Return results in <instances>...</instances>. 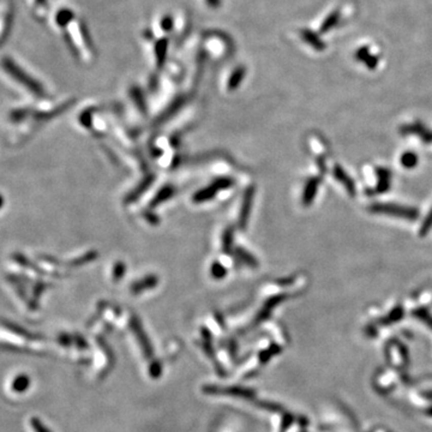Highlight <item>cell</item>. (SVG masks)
<instances>
[{
    "label": "cell",
    "mask_w": 432,
    "mask_h": 432,
    "mask_svg": "<svg viewBox=\"0 0 432 432\" xmlns=\"http://www.w3.org/2000/svg\"><path fill=\"white\" fill-rule=\"evenodd\" d=\"M204 391L208 394H219V395H231V396H237V398H243V399H250L254 396L250 389L246 388H239V387H233V388H218V387H205Z\"/></svg>",
    "instance_id": "3"
},
{
    "label": "cell",
    "mask_w": 432,
    "mask_h": 432,
    "mask_svg": "<svg viewBox=\"0 0 432 432\" xmlns=\"http://www.w3.org/2000/svg\"><path fill=\"white\" fill-rule=\"evenodd\" d=\"M30 423H31V427H32V430H34L35 432H51L50 430H48L47 427L45 426L44 424H42V421L40 420V419H38V418H32Z\"/></svg>",
    "instance_id": "11"
},
{
    "label": "cell",
    "mask_w": 432,
    "mask_h": 432,
    "mask_svg": "<svg viewBox=\"0 0 432 432\" xmlns=\"http://www.w3.org/2000/svg\"><path fill=\"white\" fill-rule=\"evenodd\" d=\"M3 68H4V70L8 72V75H10V76L14 78L17 83L22 84L25 89L31 91L32 94L35 95L44 94V89H42L40 83H38L34 78H31L30 75H28L21 66H18V65L12 60V59L10 58L4 59V60H3Z\"/></svg>",
    "instance_id": "1"
},
{
    "label": "cell",
    "mask_w": 432,
    "mask_h": 432,
    "mask_svg": "<svg viewBox=\"0 0 432 432\" xmlns=\"http://www.w3.org/2000/svg\"><path fill=\"white\" fill-rule=\"evenodd\" d=\"M29 387H30V378L24 374L16 376L11 382V391L17 392V394H23L28 390Z\"/></svg>",
    "instance_id": "4"
},
{
    "label": "cell",
    "mask_w": 432,
    "mask_h": 432,
    "mask_svg": "<svg viewBox=\"0 0 432 432\" xmlns=\"http://www.w3.org/2000/svg\"><path fill=\"white\" fill-rule=\"evenodd\" d=\"M379 176V184L374 191L375 194H382V192L387 191L389 189V182H390V173L387 169H378Z\"/></svg>",
    "instance_id": "7"
},
{
    "label": "cell",
    "mask_w": 432,
    "mask_h": 432,
    "mask_svg": "<svg viewBox=\"0 0 432 432\" xmlns=\"http://www.w3.org/2000/svg\"><path fill=\"white\" fill-rule=\"evenodd\" d=\"M431 226H432V210H431V212H430V215H428L427 218H426V220H425L424 225L421 226V231H420L421 235L426 234V233H427V231L430 230Z\"/></svg>",
    "instance_id": "13"
},
{
    "label": "cell",
    "mask_w": 432,
    "mask_h": 432,
    "mask_svg": "<svg viewBox=\"0 0 432 432\" xmlns=\"http://www.w3.org/2000/svg\"><path fill=\"white\" fill-rule=\"evenodd\" d=\"M402 132H407V133H417L419 137H421L425 142H432V132L425 129L424 126L421 125H410V126H406L405 129H402Z\"/></svg>",
    "instance_id": "6"
},
{
    "label": "cell",
    "mask_w": 432,
    "mask_h": 432,
    "mask_svg": "<svg viewBox=\"0 0 432 432\" xmlns=\"http://www.w3.org/2000/svg\"><path fill=\"white\" fill-rule=\"evenodd\" d=\"M372 212H377V214H387L396 218H404L408 220H413L418 216V212L415 209L400 207V205L394 204H375L371 207Z\"/></svg>",
    "instance_id": "2"
},
{
    "label": "cell",
    "mask_w": 432,
    "mask_h": 432,
    "mask_svg": "<svg viewBox=\"0 0 432 432\" xmlns=\"http://www.w3.org/2000/svg\"><path fill=\"white\" fill-rule=\"evenodd\" d=\"M132 327H133V330H135V332L137 333V335H138L139 343H140V346H142L144 353H146V356H147V358H150V356H152V354H153V351H152V347H150V343L148 341V339L146 338V334H143L142 328H140V326L137 322L132 323Z\"/></svg>",
    "instance_id": "5"
},
{
    "label": "cell",
    "mask_w": 432,
    "mask_h": 432,
    "mask_svg": "<svg viewBox=\"0 0 432 432\" xmlns=\"http://www.w3.org/2000/svg\"><path fill=\"white\" fill-rule=\"evenodd\" d=\"M160 374H161V366H160L159 363H155V364L150 366V376H152V377L158 378Z\"/></svg>",
    "instance_id": "14"
},
{
    "label": "cell",
    "mask_w": 432,
    "mask_h": 432,
    "mask_svg": "<svg viewBox=\"0 0 432 432\" xmlns=\"http://www.w3.org/2000/svg\"><path fill=\"white\" fill-rule=\"evenodd\" d=\"M417 162H418V158L414 153H406L401 158L402 166L407 167V168H412V167H414L415 165H417Z\"/></svg>",
    "instance_id": "10"
},
{
    "label": "cell",
    "mask_w": 432,
    "mask_h": 432,
    "mask_svg": "<svg viewBox=\"0 0 432 432\" xmlns=\"http://www.w3.org/2000/svg\"><path fill=\"white\" fill-rule=\"evenodd\" d=\"M334 175H335V178H338L340 182H342V184L348 189L349 194L352 196L354 195V185H353L351 178H349L340 167H335V169H334Z\"/></svg>",
    "instance_id": "8"
},
{
    "label": "cell",
    "mask_w": 432,
    "mask_h": 432,
    "mask_svg": "<svg viewBox=\"0 0 432 432\" xmlns=\"http://www.w3.org/2000/svg\"><path fill=\"white\" fill-rule=\"evenodd\" d=\"M3 204H4V199H3L2 196H0V208L3 207Z\"/></svg>",
    "instance_id": "15"
},
{
    "label": "cell",
    "mask_w": 432,
    "mask_h": 432,
    "mask_svg": "<svg viewBox=\"0 0 432 432\" xmlns=\"http://www.w3.org/2000/svg\"><path fill=\"white\" fill-rule=\"evenodd\" d=\"M72 17V14L70 11H61L60 14L57 16V21L59 22V24L64 25L65 23L68 22Z\"/></svg>",
    "instance_id": "12"
},
{
    "label": "cell",
    "mask_w": 432,
    "mask_h": 432,
    "mask_svg": "<svg viewBox=\"0 0 432 432\" xmlns=\"http://www.w3.org/2000/svg\"><path fill=\"white\" fill-rule=\"evenodd\" d=\"M318 184H319L318 179L310 180V183L307 184L306 189H305V194H304V203H305V204H310L311 201H312L313 197H315V194L317 191V188H318Z\"/></svg>",
    "instance_id": "9"
}]
</instances>
